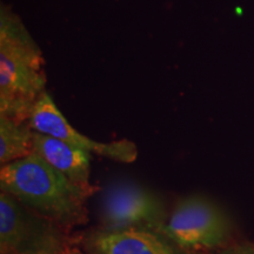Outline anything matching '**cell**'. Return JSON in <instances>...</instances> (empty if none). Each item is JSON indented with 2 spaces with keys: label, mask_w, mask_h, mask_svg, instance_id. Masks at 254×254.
I'll return each mask as SVG.
<instances>
[{
  "label": "cell",
  "mask_w": 254,
  "mask_h": 254,
  "mask_svg": "<svg viewBox=\"0 0 254 254\" xmlns=\"http://www.w3.org/2000/svg\"><path fill=\"white\" fill-rule=\"evenodd\" d=\"M1 192L65 230L87 224V193L69 182L39 154L2 165Z\"/></svg>",
  "instance_id": "cell-1"
},
{
  "label": "cell",
  "mask_w": 254,
  "mask_h": 254,
  "mask_svg": "<svg viewBox=\"0 0 254 254\" xmlns=\"http://www.w3.org/2000/svg\"><path fill=\"white\" fill-rule=\"evenodd\" d=\"M161 233L193 252L218 253L243 239L230 214L207 196H184L174 206Z\"/></svg>",
  "instance_id": "cell-3"
},
{
  "label": "cell",
  "mask_w": 254,
  "mask_h": 254,
  "mask_svg": "<svg viewBox=\"0 0 254 254\" xmlns=\"http://www.w3.org/2000/svg\"><path fill=\"white\" fill-rule=\"evenodd\" d=\"M34 152V131L28 122L0 117V163H13Z\"/></svg>",
  "instance_id": "cell-9"
},
{
  "label": "cell",
  "mask_w": 254,
  "mask_h": 254,
  "mask_svg": "<svg viewBox=\"0 0 254 254\" xmlns=\"http://www.w3.org/2000/svg\"><path fill=\"white\" fill-rule=\"evenodd\" d=\"M0 253L85 254L75 234L0 193Z\"/></svg>",
  "instance_id": "cell-4"
},
{
  "label": "cell",
  "mask_w": 254,
  "mask_h": 254,
  "mask_svg": "<svg viewBox=\"0 0 254 254\" xmlns=\"http://www.w3.org/2000/svg\"><path fill=\"white\" fill-rule=\"evenodd\" d=\"M85 254H213L193 252L153 228L105 231L92 228L75 234Z\"/></svg>",
  "instance_id": "cell-7"
},
{
  "label": "cell",
  "mask_w": 254,
  "mask_h": 254,
  "mask_svg": "<svg viewBox=\"0 0 254 254\" xmlns=\"http://www.w3.org/2000/svg\"><path fill=\"white\" fill-rule=\"evenodd\" d=\"M163 199L129 182L116 183L105 192L101 201V226L105 231L126 228L159 230L168 219Z\"/></svg>",
  "instance_id": "cell-5"
},
{
  "label": "cell",
  "mask_w": 254,
  "mask_h": 254,
  "mask_svg": "<svg viewBox=\"0 0 254 254\" xmlns=\"http://www.w3.org/2000/svg\"><path fill=\"white\" fill-rule=\"evenodd\" d=\"M34 152L90 196L98 192L99 187L93 185L90 180L92 160L90 152L36 131Z\"/></svg>",
  "instance_id": "cell-8"
},
{
  "label": "cell",
  "mask_w": 254,
  "mask_h": 254,
  "mask_svg": "<svg viewBox=\"0 0 254 254\" xmlns=\"http://www.w3.org/2000/svg\"><path fill=\"white\" fill-rule=\"evenodd\" d=\"M215 254H254V243L241 239L238 243Z\"/></svg>",
  "instance_id": "cell-10"
},
{
  "label": "cell",
  "mask_w": 254,
  "mask_h": 254,
  "mask_svg": "<svg viewBox=\"0 0 254 254\" xmlns=\"http://www.w3.org/2000/svg\"><path fill=\"white\" fill-rule=\"evenodd\" d=\"M45 59L19 15L0 8V117L28 122L45 91Z\"/></svg>",
  "instance_id": "cell-2"
},
{
  "label": "cell",
  "mask_w": 254,
  "mask_h": 254,
  "mask_svg": "<svg viewBox=\"0 0 254 254\" xmlns=\"http://www.w3.org/2000/svg\"><path fill=\"white\" fill-rule=\"evenodd\" d=\"M28 123L33 131L53 136L90 152L91 154L100 155L124 164L134 163L138 158V148L131 140L123 139L111 142H99L78 132L64 117L53 98L46 91L40 94L34 104Z\"/></svg>",
  "instance_id": "cell-6"
}]
</instances>
